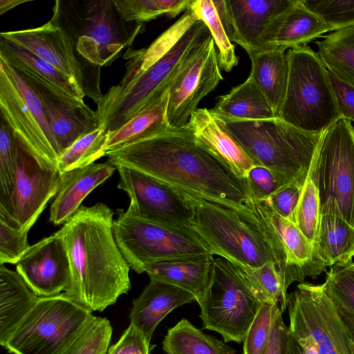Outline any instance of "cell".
Segmentation results:
<instances>
[{
  "label": "cell",
  "instance_id": "29",
  "mask_svg": "<svg viewBox=\"0 0 354 354\" xmlns=\"http://www.w3.org/2000/svg\"><path fill=\"white\" fill-rule=\"evenodd\" d=\"M0 59L28 72L61 93L84 100L85 93L70 77L28 49L0 37Z\"/></svg>",
  "mask_w": 354,
  "mask_h": 354
},
{
  "label": "cell",
  "instance_id": "48",
  "mask_svg": "<svg viewBox=\"0 0 354 354\" xmlns=\"http://www.w3.org/2000/svg\"><path fill=\"white\" fill-rule=\"evenodd\" d=\"M246 182L252 199L263 201L281 187L287 185L268 168L255 165L250 171Z\"/></svg>",
  "mask_w": 354,
  "mask_h": 354
},
{
  "label": "cell",
  "instance_id": "25",
  "mask_svg": "<svg viewBox=\"0 0 354 354\" xmlns=\"http://www.w3.org/2000/svg\"><path fill=\"white\" fill-rule=\"evenodd\" d=\"M116 167L109 162L93 163L63 174L59 188L50 205L49 221L64 224L81 206L84 199L106 181Z\"/></svg>",
  "mask_w": 354,
  "mask_h": 354
},
{
  "label": "cell",
  "instance_id": "27",
  "mask_svg": "<svg viewBox=\"0 0 354 354\" xmlns=\"http://www.w3.org/2000/svg\"><path fill=\"white\" fill-rule=\"evenodd\" d=\"M251 61L248 77L261 91L278 118L286 96L289 65L285 50L274 48L248 53Z\"/></svg>",
  "mask_w": 354,
  "mask_h": 354
},
{
  "label": "cell",
  "instance_id": "17",
  "mask_svg": "<svg viewBox=\"0 0 354 354\" xmlns=\"http://www.w3.org/2000/svg\"><path fill=\"white\" fill-rule=\"evenodd\" d=\"M296 0H214L232 42L250 52L274 48L282 16Z\"/></svg>",
  "mask_w": 354,
  "mask_h": 354
},
{
  "label": "cell",
  "instance_id": "40",
  "mask_svg": "<svg viewBox=\"0 0 354 354\" xmlns=\"http://www.w3.org/2000/svg\"><path fill=\"white\" fill-rule=\"evenodd\" d=\"M112 331L106 318L93 316L57 354H106Z\"/></svg>",
  "mask_w": 354,
  "mask_h": 354
},
{
  "label": "cell",
  "instance_id": "49",
  "mask_svg": "<svg viewBox=\"0 0 354 354\" xmlns=\"http://www.w3.org/2000/svg\"><path fill=\"white\" fill-rule=\"evenodd\" d=\"M150 343L130 324L119 340L109 348L106 354H151Z\"/></svg>",
  "mask_w": 354,
  "mask_h": 354
},
{
  "label": "cell",
  "instance_id": "20",
  "mask_svg": "<svg viewBox=\"0 0 354 354\" xmlns=\"http://www.w3.org/2000/svg\"><path fill=\"white\" fill-rule=\"evenodd\" d=\"M16 272L39 297L64 292L70 284L71 270L65 245L58 232L31 245L16 264Z\"/></svg>",
  "mask_w": 354,
  "mask_h": 354
},
{
  "label": "cell",
  "instance_id": "24",
  "mask_svg": "<svg viewBox=\"0 0 354 354\" xmlns=\"http://www.w3.org/2000/svg\"><path fill=\"white\" fill-rule=\"evenodd\" d=\"M196 301L190 292L175 286L155 280L133 300L130 324L137 328L150 343L160 322L175 308Z\"/></svg>",
  "mask_w": 354,
  "mask_h": 354
},
{
  "label": "cell",
  "instance_id": "3",
  "mask_svg": "<svg viewBox=\"0 0 354 354\" xmlns=\"http://www.w3.org/2000/svg\"><path fill=\"white\" fill-rule=\"evenodd\" d=\"M192 197L194 214L190 226L214 255L252 268L274 262L286 291L297 281L275 233L255 209H252V214H244L216 203Z\"/></svg>",
  "mask_w": 354,
  "mask_h": 354
},
{
  "label": "cell",
  "instance_id": "44",
  "mask_svg": "<svg viewBox=\"0 0 354 354\" xmlns=\"http://www.w3.org/2000/svg\"><path fill=\"white\" fill-rule=\"evenodd\" d=\"M303 4L319 16L329 31L354 26V1L301 0Z\"/></svg>",
  "mask_w": 354,
  "mask_h": 354
},
{
  "label": "cell",
  "instance_id": "22",
  "mask_svg": "<svg viewBox=\"0 0 354 354\" xmlns=\"http://www.w3.org/2000/svg\"><path fill=\"white\" fill-rule=\"evenodd\" d=\"M313 248L315 261L325 270L326 267L353 263L354 227L342 216L334 201L329 200L321 207Z\"/></svg>",
  "mask_w": 354,
  "mask_h": 354
},
{
  "label": "cell",
  "instance_id": "34",
  "mask_svg": "<svg viewBox=\"0 0 354 354\" xmlns=\"http://www.w3.org/2000/svg\"><path fill=\"white\" fill-rule=\"evenodd\" d=\"M317 44L326 68L354 84V26L326 35Z\"/></svg>",
  "mask_w": 354,
  "mask_h": 354
},
{
  "label": "cell",
  "instance_id": "45",
  "mask_svg": "<svg viewBox=\"0 0 354 354\" xmlns=\"http://www.w3.org/2000/svg\"><path fill=\"white\" fill-rule=\"evenodd\" d=\"M15 140L13 130L1 117L0 127V205L11 195L15 177Z\"/></svg>",
  "mask_w": 354,
  "mask_h": 354
},
{
  "label": "cell",
  "instance_id": "9",
  "mask_svg": "<svg viewBox=\"0 0 354 354\" xmlns=\"http://www.w3.org/2000/svg\"><path fill=\"white\" fill-rule=\"evenodd\" d=\"M289 331L301 354H351L344 322L323 284L302 282L288 294Z\"/></svg>",
  "mask_w": 354,
  "mask_h": 354
},
{
  "label": "cell",
  "instance_id": "32",
  "mask_svg": "<svg viewBox=\"0 0 354 354\" xmlns=\"http://www.w3.org/2000/svg\"><path fill=\"white\" fill-rule=\"evenodd\" d=\"M328 31L327 25L319 16L307 8L301 0H296L281 17L274 47L286 50L306 45Z\"/></svg>",
  "mask_w": 354,
  "mask_h": 354
},
{
  "label": "cell",
  "instance_id": "28",
  "mask_svg": "<svg viewBox=\"0 0 354 354\" xmlns=\"http://www.w3.org/2000/svg\"><path fill=\"white\" fill-rule=\"evenodd\" d=\"M39 298L17 272L0 264V344L2 346Z\"/></svg>",
  "mask_w": 354,
  "mask_h": 354
},
{
  "label": "cell",
  "instance_id": "31",
  "mask_svg": "<svg viewBox=\"0 0 354 354\" xmlns=\"http://www.w3.org/2000/svg\"><path fill=\"white\" fill-rule=\"evenodd\" d=\"M212 110L223 118L258 120L276 118L266 98L249 78L221 95Z\"/></svg>",
  "mask_w": 354,
  "mask_h": 354
},
{
  "label": "cell",
  "instance_id": "35",
  "mask_svg": "<svg viewBox=\"0 0 354 354\" xmlns=\"http://www.w3.org/2000/svg\"><path fill=\"white\" fill-rule=\"evenodd\" d=\"M198 19L189 9L168 29L162 32L147 48H129L124 55L126 66L138 71H144L164 57L181 39Z\"/></svg>",
  "mask_w": 354,
  "mask_h": 354
},
{
  "label": "cell",
  "instance_id": "14",
  "mask_svg": "<svg viewBox=\"0 0 354 354\" xmlns=\"http://www.w3.org/2000/svg\"><path fill=\"white\" fill-rule=\"evenodd\" d=\"M62 176L55 165L30 150L15 134L13 189L6 204L0 205V213L16 227L29 231L56 195Z\"/></svg>",
  "mask_w": 354,
  "mask_h": 354
},
{
  "label": "cell",
  "instance_id": "54",
  "mask_svg": "<svg viewBox=\"0 0 354 354\" xmlns=\"http://www.w3.org/2000/svg\"><path fill=\"white\" fill-rule=\"evenodd\" d=\"M348 339H349V348H350V351H351V354H354V344L353 342L349 339L348 337Z\"/></svg>",
  "mask_w": 354,
  "mask_h": 354
},
{
  "label": "cell",
  "instance_id": "5",
  "mask_svg": "<svg viewBox=\"0 0 354 354\" xmlns=\"http://www.w3.org/2000/svg\"><path fill=\"white\" fill-rule=\"evenodd\" d=\"M209 35L205 24L198 19L171 50L146 71L126 66L121 81L96 102L100 125L106 132L117 130L160 95Z\"/></svg>",
  "mask_w": 354,
  "mask_h": 354
},
{
  "label": "cell",
  "instance_id": "7",
  "mask_svg": "<svg viewBox=\"0 0 354 354\" xmlns=\"http://www.w3.org/2000/svg\"><path fill=\"white\" fill-rule=\"evenodd\" d=\"M286 55L288 81L278 118L308 132H324L342 118L327 68L307 45L290 48Z\"/></svg>",
  "mask_w": 354,
  "mask_h": 354
},
{
  "label": "cell",
  "instance_id": "36",
  "mask_svg": "<svg viewBox=\"0 0 354 354\" xmlns=\"http://www.w3.org/2000/svg\"><path fill=\"white\" fill-rule=\"evenodd\" d=\"M232 263L261 303L279 304L282 313L286 310L288 294L284 288L283 277L276 263L270 261L257 268Z\"/></svg>",
  "mask_w": 354,
  "mask_h": 354
},
{
  "label": "cell",
  "instance_id": "6",
  "mask_svg": "<svg viewBox=\"0 0 354 354\" xmlns=\"http://www.w3.org/2000/svg\"><path fill=\"white\" fill-rule=\"evenodd\" d=\"M223 119L255 165L268 168L285 184L304 185L324 132H308L279 118Z\"/></svg>",
  "mask_w": 354,
  "mask_h": 354
},
{
  "label": "cell",
  "instance_id": "52",
  "mask_svg": "<svg viewBox=\"0 0 354 354\" xmlns=\"http://www.w3.org/2000/svg\"><path fill=\"white\" fill-rule=\"evenodd\" d=\"M29 0H1L0 1V15H3L6 12L13 8L22 3H27Z\"/></svg>",
  "mask_w": 354,
  "mask_h": 354
},
{
  "label": "cell",
  "instance_id": "12",
  "mask_svg": "<svg viewBox=\"0 0 354 354\" xmlns=\"http://www.w3.org/2000/svg\"><path fill=\"white\" fill-rule=\"evenodd\" d=\"M1 117L30 150L57 167L60 157L42 106L29 82L0 59Z\"/></svg>",
  "mask_w": 354,
  "mask_h": 354
},
{
  "label": "cell",
  "instance_id": "50",
  "mask_svg": "<svg viewBox=\"0 0 354 354\" xmlns=\"http://www.w3.org/2000/svg\"><path fill=\"white\" fill-rule=\"evenodd\" d=\"M329 81L342 118L354 121V84L327 69Z\"/></svg>",
  "mask_w": 354,
  "mask_h": 354
},
{
  "label": "cell",
  "instance_id": "55",
  "mask_svg": "<svg viewBox=\"0 0 354 354\" xmlns=\"http://www.w3.org/2000/svg\"><path fill=\"white\" fill-rule=\"evenodd\" d=\"M351 268H353L354 269V263L348 265Z\"/></svg>",
  "mask_w": 354,
  "mask_h": 354
},
{
  "label": "cell",
  "instance_id": "43",
  "mask_svg": "<svg viewBox=\"0 0 354 354\" xmlns=\"http://www.w3.org/2000/svg\"><path fill=\"white\" fill-rule=\"evenodd\" d=\"M279 304L262 303L243 341V354H265Z\"/></svg>",
  "mask_w": 354,
  "mask_h": 354
},
{
  "label": "cell",
  "instance_id": "53",
  "mask_svg": "<svg viewBox=\"0 0 354 354\" xmlns=\"http://www.w3.org/2000/svg\"><path fill=\"white\" fill-rule=\"evenodd\" d=\"M290 354H301V351L297 344V342L295 341V339L291 336V340H290Z\"/></svg>",
  "mask_w": 354,
  "mask_h": 354
},
{
  "label": "cell",
  "instance_id": "42",
  "mask_svg": "<svg viewBox=\"0 0 354 354\" xmlns=\"http://www.w3.org/2000/svg\"><path fill=\"white\" fill-rule=\"evenodd\" d=\"M320 217L319 191L310 169L296 209L295 223L313 245L317 236Z\"/></svg>",
  "mask_w": 354,
  "mask_h": 354
},
{
  "label": "cell",
  "instance_id": "8",
  "mask_svg": "<svg viewBox=\"0 0 354 354\" xmlns=\"http://www.w3.org/2000/svg\"><path fill=\"white\" fill-rule=\"evenodd\" d=\"M113 232L123 257L138 274L150 263L212 254L190 225L153 223L128 215L122 209H118Z\"/></svg>",
  "mask_w": 354,
  "mask_h": 354
},
{
  "label": "cell",
  "instance_id": "38",
  "mask_svg": "<svg viewBox=\"0 0 354 354\" xmlns=\"http://www.w3.org/2000/svg\"><path fill=\"white\" fill-rule=\"evenodd\" d=\"M106 131L103 126L76 140L60 156L57 163L62 173L91 165L105 156Z\"/></svg>",
  "mask_w": 354,
  "mask_h": 354
},
{
  "label": "cell",
  "instance_id": "1",
  "mask_svg": "<svg viewBox=\"0 0 354 354\" xmlns=\"http://www.w3.org/2000/svg\"><path fill=\"white\" fill-rule=\"evenodd\" d=\"M105 156L115 167L142 171L190 196L252 213L246 180L198 144L187 124L127 143Z\"/></svg>",
  "mask_w": 354,
  "mask_h": 354
},
{
  "label": "cell",
  "instance_id": "15",
  "mask_svg": "<svg viewBox=\"0 0 354 354\" xmlns=\"http://www.w3.org/2000/svg\"><path fill=\"white\" fill-rule=\"evenodd\" d=\"M115 167L120 176L118 188L130 198L127 214L160 224L190 225L192 196L142 171Z\"/></svg>",
  "mask_w": 354,
  "mask_h": 354
},
{
  "label": "cell",
  "instance_id": "4",
  "mask_svg": "<svg viewBox=\"0 0 354 354\" xmlns=\"http://www.w3.org/2000/svg\"><path fill=\"white\" fill-rule=\"evenodd\" d=\"M51 19L71 37L80 59L97 85L100 68L118 58L143 29V23L122 18L114 0H57Z\"/></svg>",
  "mask_w": 354,
  "mask_h": 354
},
{
  "label": "cell",
  "instance_id": "47",
  "mask_svg": "<svg viewBox=\"0 0 354 354\" xmlns=\"http://www.w3.org/2000/svg\"><path fill=\"white\" fill-rule=\"evenodd\" d=\"M303 185L288 183L263 201L269 207L283 218L295 223L296 209L301 195Z\"/></svg>",
  "mask_w": 354,
  "mask_h": 354
},
{
  "label": "cell",
  "instance_id": "39",
  "mask_svg": "<svg viewBox=\"0 0 354 354\" xmlns=\"http://www.w3.org/2000/svg\"><path fill=\"white\" fill-rule=\"evenodd\" d=\"M114 2L126 21L143 23L162 15L176 17L189 8L192 0H114Z\"/></svg>",
  "mask_w": 354,
  "mask_h": 354
},
{
  "label": "cell",
  "instance_id": "21",
  "mask_svg": "<svg viewBox=\"0 0 354 354\" xmlns=\"http://www.w3.org/2000/svg\"><path fill=\"white\" fill-rule=\"evenodd\" d=\"M196 140L225 165L237 177L245 180L254 162L212 109H196L187 122Z\"/></svg>",
  "mask_w": 354,
  "mask_h": 354
},
{
  "label": "cell",
  "instance_id": "33",
  "mask_svg": "<svg viewBox=\"0 0 354 354\" xmlns=\"http://www.w3.org/2000/svg\"><path fill=\"white\" fill-rule=\"evenodd\" d=\"M167 354H236L225 342L203 333L185 318L169 328L162 341Z\"/></svg>",
  "mask_w": 354,
  "mask_h": 354
},
{
  "label": "cell",
  "instance_id": "23",
  "mask_svg": "<svg viewBox=\"0 0 354 354\" xmlns=\"http://www.w3.org/2000/svg\"><path fill=\"white\" fill-rule=\"evenodd\" d=\"M252 207L268 221L275 233L297 281L302 283L306 277L315 279L326 271L315 261L313 243L295 223L275 213L264 201L253 199Z\"/></svg>",
  "mask_w": 354,
  "mask_h": 354
},
{
  "label": "cell",
  "instance_id": "41",
  "mask_svg": "<svg viewBox=\"0 0 354 354\" xmlns=\"http://www.w3.org/2000/svg\"><path fill=\"white\" fill-rule=\"evenodd\" d=\"M323 286L339 313L354 320V269L330 267Z\"/></svg>",
  "mask_w": 354,
  "mask_h": 354
},
{
  "label": "cell",
  "instance_id": "37",
  "mask_svg": "<svg viewBox=\"0 0 354 354\" xmlns=\"http://www.w3.org/2000/svg\"><path fill=\"white\" fill-rule=\"evenodd\" d=\"M189 9L208 28L218 49L221 70L230 72L238 65L239 57L214 0H192Z\"/></svg>",
  "mask_w": 354,
  "mask_h": 354
},
{
  "label": "cell",
  "instance_id": "30",
  "mask_svg": "<svg viewBox=\"0 0 354 354\" xmlns=\"http://www.w3.org/2000/svg\"><path fill=\"white\" fill-rule=\"evenodd\" d=\"M168 98L169 87L120 128L106 132L105 153L171 128L167 118Z\"/></svg>",
  "mask_w": 354,
  "mask_h": 354
},
{
  "label": "cell",
  "instance_id": "18",
  "mask_svg": "<svg viewBox=\"0 0 354 354\" xmlns=\"http://www.w3.org/2000/svg\"><path fill=\"white\" fill-rule=\"evenodd\" d=\"M0 37L28 49L55 66L95 103L102 97L100 86L94 82L80 59L72 39L53 19L37 28L1 32Z\"/></svg>",
  "mask_w": 354,
  "mask_h": 354
},
{
  "label": "cell",
  "instance_id": "11",
  "mask_svg": "<svg viewBox=\"0 0 354 354\" xmlns=\"http://www.w3.org/2000/svg\"><path fill=\"white\" fill-rule=\"evenodd\" d=\"M203 328L219 333L225 342L243 343L262 303L238 273L233 263L214 259L211 283L198 302Z\"/></svg>",
  "mask_w": 354,
  "mask_h": 354
},
{
  "label": "cell",
  "instance_id": "51",
  "mask_svg": "<svg viewBox=\"0 0 354 354\" xmlns=\"http://www.w3.org/2000/svg\"><path fill=\"white\" fill-rule=\"evenodd\" d=\"M279 309L275 316L265 354H290L291 335Z\"/></svg>",
  "mask_w": 354,
  "mask_h": 354
},
{
  "label": "cell",
  "instance_id": "16",
  "mask_svg": "<svg viewBox=\"0 0 354 354\" xmlns=\"http://www.w3.org/2000/svg\"><path fill=\"white\" fill-rule=\"evenodd\" d=\"M223 80L211 35L196 50L169 86L167 118L173 129L185 127L201 100Z\"/></svg>",
  "mask_w": 354,
  "mask_h": 354
},
{
  "label": "cell",
  "instance_id": "13",
  "mask_svg": "<svg viewBox=\"0 0 354 354\" xmlns=\"http://www.w3.org/2000/svg\"><path fill=\"white\" fill-rule=\"evenodd\" d=\"M311 172L321 207L334 201L354 227V127L350 120L342 118L324 131Z\"/></svg>",
  "mask_w": 354,
  "mask_h": 354
},
{
  "label": "cell",
  "instance_id": "26",
  "mask_svg": "<svg viewBox=\"0 0 354 354\" xmlns=\"http://www.w3.org/2000/svg\"><path fill=\"white\" fill-rule=\"evenodd\" d=\"M214 254L179 258L145 266L150 280L165 282L191 294L199 302L205 295L213 277Z\"/></svg>",
  "mask_w": 354,
  "mask_h": 354
},
{
  "label": "cell",
  "instance_id": "2",
  "mask_svg": "<svg viewBox=\"0 0 354 354\" xmlns=\"http://www.w3.org/2000/svg\"><path fill=\"white\" fill-rule=\"evenodd\" d=\"M106 204L81 205L57 231L68 254L71 281L64 295L90 312H102L131 289L129 266L113 232Z\"/></svg>",
  "mask_w": 354,
  "mask_h": 354
},
{
  "label": "cell",
  "instance_id": "19",
  "mask_svg": "<svg viewBox=\"0 0 354 354\" xmlns=\"http://www.w3.org/2000/svg\"><path fill=\"white\" fill-rule=\"evenodd\" d=\"M16 70L29 82L38 95L60 156L76 140L100 127L96 112L84 100L59 92L28 72Z\"/></svg>",
  "mask_w": 354,
  "mask_h": 354
},
{
  "label": "cell",
  "instance_id": "10",
  "mask_svg": "<svg viewBox=\"0 0 354 354\" xmlns=\"http://www.w3.org/2000/svg\"><path fill=\"white\" fill-rule=\"evenodd\" d=\"M93 316L63 292L39 297L3 347L13 354H57Z\"/></svg>",
  "mask_w": 354,
  "mask_h": 354
},
{
  "label": "cell",
  "instance_id": "46",
  "mask_svg": "<svg viewBox=\"0 0 354 354\" xmlns=\"http://www.w3.org/2000/svg\"><path fill=\"white\" fill-rule=\"evenodd\" d=\"M28 232L16 227L0 213V264H17L24 257L31 246Z\"/></svg>",
  "mask_w": 354,
  "mask_h": 354
}]
</instances>
